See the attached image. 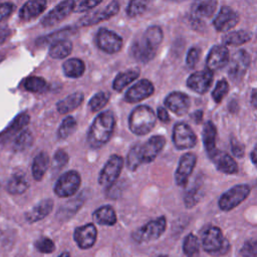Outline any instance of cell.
Instances as JSON below:
<instances>
[{"instance_id": "cell-1", "label": "cell", "mask_w": 257, "mask_h": 257, "mask_svg": "<svg viewBox=\"0 0 257 257\" xmlns=\"http://www.w3.org/2000/svg\"><path fill=\"white\" fill-rule=\"evenodd\" d=\"M166 145L163 136H154L143 145L134 146L126 156V167L130 171H136L141 165L153 162Z\"/></svg>"}, {"instance_id": "cell-2", "label": "cell", "mask_w": 257, "mask_h": 257, "mask_svg": "<svg viewBox=\"0 0 257 257\" xmlns=\"http://www.w3.org/2000/svg\"><path fill=\"white\" fill-rule=\"evenodd\" d=\"M115 125L114 115L110 110L100 112L91 123L87 132V143L92 149L104 146L113 133Z\"/></svg>"}, {"instance_id": "cell-3", "label": "cell", "mask_w": 257, "mask_h": 257, "mask_svg": "<svg viewBox=\"0 0 257 257\" xmlns=\"http://www.w3.org/2000/svg\"><path fill=\"white\" fill-rule=\"evenodd\" d=\"M155 111L148 105L136 106L128 117V126L132 133L144 136L149 134L156 124Z\"/></svg>"}, {"instance_id": "cell-4", "label": "cell", "mask_w": 257, "mask_h": 257, "mask_svg": "<svg viewBox=\"0 0 257 257\" xmlns=\"http://www.w3.org/2000/svg\"><path fill=\"white\" fill-rule=\"evenodd\" d=\"M201 245L206 252L212 255L226 254L229 249V243L221 229L215 226H210L202 232Z\"/></svg>"}, {"instance_id": "cell-5", "label": "cell", "mask_w": 257, "mask_h": 257, "mask_svg": "<svg viewBox=\"0 0 257 257\" xmlns=\"http://www.w3.org/2000/svg\"><path fill=\"white\" fill-rule=\"evenodd\" d=\"M167 227V221L164 216L146 223L141 228L137 229L133 234V239L138 243H148L157 240L162 236Z\"/></svg>"}, {"instance_id": "cell-6", "label": "cell", "mask_w": 257, "mask_h": 257, "mask_svg": "<svg viewBox=\"0 0 257 257\" xmlns=\"http://www.w3.org/2000/svg\"><path fill=\"white\" fill-rule=\"evenodd\" d=\"M81 178L78 172L68 171L62 174L54 186V193L60 198H67L73 196L79 189Z\"/></svg>"}, {"instance_id": "cell-7", "label": "cell", "mask_w": 257, "mask_h": 257, "mask_svg": "<svg viewBox=\"0 0 257 257\" xmlns=\"http://www.w3.org/2000/svg\"><path fill=\"white\" fill-rule=\"evenodd\" d=\"M123 167V159L117 155H111L98 175V184L109 188L117 180Z\"/></svg>"}, {"instance_id": "cell-8", "label": "cell", "mask_w": 257, "mask_h": 257, "mask_svg": "<svg viewBox=\"0 0 257 257\" xmlns=\"http://www.w3.org/2000/svg\"><path fill=\"white\" fill-rule=\"evenodd\" d=\"M250 194V187L239 184L226 191L219 199V207L223 211H230L241 204Z\"/></svg>"}, {"instance_id": "cell-9", "label": "cell", "mask_w": 257, "mask_h": 257, "mask_svg": "<svg viewBox=\"0 0 257 257\" xmlns=\"http://www.w3.org/2000/svg\"><path fill=\"white\" fill-rule=\"evenodd\" d=\"M172 140L178 150L191 149L197 144V137L193 130L185 122H178L173 128Z\"/></svg>"}, {"instance_id": "cell-10", "label": "cell", "mask_w": 257, "mask_h": 257, "mask_svg": "<svg viewBox=\"0 0 257 257\" xmlns=\"http://www.w3.org/2000/svg\"><path fill=\"white\" fill-rule=\"evenodd\" d=\"M96 45L102 51L112 54L116 53L122 47V38L115 32L106 28H100L96 34Z\"/></svg>"}, {"instance_id": "cell-11", "label": "cell", "mask_w": 257, "mask_h": 257, "mask_svg": "<svg viewBox=\"0 0 257 257\" xmlns=\"http://www.w3.org/2000/svg\"><path fill=\"white\" fill-rule=\"evenodd\" d=\"M74 3L75 1L73 0L60 2L41 19V25L44 27H50L64 20L71 12H73Z\"/></svg>"}, {"instance_id": "cell-12", "label": "cell", "mask_w": 257, "mask_h": 257, "mask_svg": "<svg viewBox=\"0 0 257 257\" xmlns=\"http://www.w3.org/2000/svg\"><path fill=\"white\" fill-rule=\"evenodd\" d=\"M119 11V3L115 0L110 1L106 6H104L101 10H96L92 13H89L82 17L79 20V24L82 26L95 25L99 22L107 20L117 14Z\"/></svg>"}, {"instance_id": "cell-13", "label": "cell", "mask_w": 257, "mask_h": 257, "mask_svg": "<svg viewBox=\"0 0 257 257\" xmlns=\"http://www.w3.org/2000/svg\"><path fill=\"white\" fill-rule=\"evenodd\" d=\"M250 64V56L245 50L236 51L229 61L228 74L232 80H240L246 73Z\"/></svg>"}, {"instance_id": "cell-14", "label": "cell", "mask_w": 257, "mask_h": 257, "mask_svg": "<svg viewBox=\"0 0 257 257\" xmlns=\"http://www.w3.org/2000/svg\"><path fill=\"white\" fill-rule=\"evenodd\" d=\"M154 84L149 79L144 78L137 81L126 90L124 100L130 103H136L148 98L154 93Z\"/></svg>"}, {"instance_id": "cell-15", "label": "cell", "mask_w": 257, "mask_h": 257, "mask_svg": "<svg viewBox=\"0 0 257 257\" xmlns=\"http://www.w3.org/2000/svg\"><path fill=\"white\" fill-rule=\"evenodd\" d=\"M196 162L197 157L193 153H186L181 157L175 173V180L178 186L184 187L187 185L189 177L196 166Z\"/></svg>"}, {"instance_id": "cell-16", "label": "cell", "mask_w": 257, "mask_h": 257, "mask_svg": "<svg viewBox=\"0 0 257 257\" xmlns=\"http://www.w3.org/2000/svg\"><path fill=\"white\" fill-rule=\"evenodd\" d=\"M239 22V15L229 6H223L213 20V25L220 32H227Z\"/></svg>"}, {"instance_id": "cell-17", "label": "cell", "mask_w": 257, "mask_h": 257, "mask_svg": "<svg viewBox=\"0 0 257 257\" xmlns=\"http://www.w3.org/2000/svg\"><path fill=\"white\" fill-rule=\"evenodd\" d=\"M213 82V72L209 69H204L192 73L187 79V85L193 91L204 94L206 93Z\"/></svg>"}, {"instance_id": "cell-18", "label": "cell", "mask_w": 257, "mask_h": 257, "mask_svg": "<svg viewBox=\"0 0 257 257\" xmlns=\"http://www.w3.org/2000/svg\"><path fill=\"white\" fill-rule=\"evenodd\" d=\"M230 61V53L225 45H216L211 48L206 59L207 69L214 71L223 68Z\"/></svg>"}, {"instance_id": "cell-19", "label": "cell", "mask_w": 257, "mask_h": 257, "mask_svg": "<svg viewBox=\"0 0 257 257\" xmlns=\"http://www.w3.org/2000/svg\"><path fill=\"white\" fill-rule=\"evenodd\" d=\"M97 230L92 223L77 227L73 233L74 241L80 249L91 248L95 244Z\"/></svg>"}, {"instance_id": "cell-20", "label": "cell", "mask_w": 257, "mask_h": 257, "mask_svg": "<svg viewBox=\"0 0 257 257\" xmlns=\"http://www.w3.org/2000/svg\"><path fill=\"white\" fill-rule=\"evenodd\" d=\"M208 155L218 171L228 175L236 174L238 172V165L229 154L220 150H214Z\"/></svg>"}, {"instance_id": "cell-21", "label": "cell", "mask_w": 257, "mask_h": 257, "mask_svg": "<svg viewBox=\"0 0 257 257\" xmlns=\"http://www.w3.org/2000/svg\"><path fill=\"white\" fill-rule=\"evenodd\" d=\"M165 105L177 115H183L188 112L191 104L189 96L180 91H173L165 98Z\"/></svg>"}, {"instance_id": "cell-22", "label": "cell", "mask_w": 257, "mask_h": 257, "mask_svg": "<svg viewBox=\"0 0 257 257\" xmlns=\"http://www.w3.org/2000/svg\"><path fill=\"white\" fill-rule=\"evenodd\" d=\"M131 52L134 58H136L137 60L142 62H148L155 57L157 50L152 48L146 42L143 36H141L139 39H136L133 42L131 46Z\"/></svg>"}, {"instance_id": "cell-23", "label": "cell", "mask_w": 257, "mask_h": 257, "mask_svg": "<svg viewBox=\"0 0 257 257\" xmlns=\"http://www.w3.org/2000/svg\"><path fill=\"white\" fill-rule=\"evenodd\" d=\"M46 1L31 0L23 4L19 11V18L22 21H30L38 17L46 8Z\"/></svg>"}, {"instance_id": "cell-24", "label": "cell", "mask_w": 257, "mask_h": 257, "mask_svg": "<svg viewBox=\"0 0 257 257\" xmlns=\"http://www.w3.org/2000/svg\"><path fill=\"white\" fill-rule=\"evenodd\" d=\"M53 201L51 199H44L36 204L30 211L25 214V219L29 223H34L45 218L53 209Z\"/></svg>"}, {"instance_id": "cell-25", "label": "cell", "mask_w": 257, "mask_h": 257, "mask_svg": "<svg viewBox=\"0 0 257 257\" xmlns=\"http://www.w3.org/2000/svg\"><path fill=\"white\" fill-rule=\"evenodd\" d=\"M93 220L99 225L105 226H112L116 223V214L113 208L109 205H104L97 208L92 213Z\"/></svg>"}, {"instance_id": "cell-26", "label": "cell", "mask_w": 257, "mask_h": 257, "mask_svg": "<svg viewBox=\"0 0 257 257\" xmlns=\"http://www.w3.org/2000/svg\"><path fill=\"white\" fill-rule=\"evenodd\" d=\"M83 97H84V95L82 92H80V91L73 92V93L67 95L65 98L59 100L56 103V109L59 113H62V114L70 112L80 105V103L83 100Z\"/></svg>"}, {"instance_id": "cell-27", "label": "cell", "mask_w": 257, "mask_h": 257, "mask_svg": "<svg viewBox=\"0 0 257 257\" xmlns=\"http://www.w3.org/2000/svg\"><path fill=\"white\" fill-rule=\"evenodd\" d=\"M49 157L45 152L39 153L32 163V175L34 180L41 181L49 167Z\"/></svg>"}, {"instance_id": "cell-28", "label": "cell", "mask_w": 257, "mask_h": 257, "mask_svg": "<svg viewBox=\"0 0 257 257\" xmlns=\"http://www.w3.org/2000/svg\"><path fill=\"white\" fill-rule=\"evenodd\" d=\"M72 51V42L68 39H59L50 45L48 54L50 57L60 59L68 56Z\"/></svg>"}, {"instance_id": "cell-29", "label": "cell", "mask_w": 257, "mask_h": 257, "mask_svg": "<svg viewBox=\"0 0 257 257\" xmlns=\"http://www.w3.org/2000/svg\"><path fill=\"white\" fill-rule=\"evenodd\" d=\"M62 70L67 77H80L85 71V64L79 58H69L62 64Z\"/></svg>"}, {"instance_id": "cell-30", "label": "cell", "mask_w": 257, "mask_h": 257, "mask_svg": "<svg viewBox=\"0 0 257 257\" xmlns=\"http://www.w3.org/2000/svg\"><path fill=\"white\" fill-rule=\"evenodd\" d=\"M28 187V181L22 173L13 174L7 183V191L12 195L23 194Z\"/></svg>"}, {"instance_id": "cell-31", "label": "cell", "mask_w": 257, "mask_h": 257, "mask_svg": "<svg viewBox=\"0 0 257 257\" xmlns=\"http://www.w3.org/2000/svg\"><path fill=\"white\" fill-rule=\"evenodd\" d=\"M140 75L139 69H128L123 72L118 73L112 82V87L116 91H121L125 88L131 82L136 80Z\"/></svg>"}, {"instance_id": "cell-32", "label": "cell", "mask_w": 257, "mask_h": 257, "mask_svg": "<svg viewBox=\"0 0 257 257\" xmlns=\"http://www.w3.org/2000/svg\"><path fill=\"white\" fill-rule=\"evenodd\" d=\"M216 137H217V128H216L215 124L210 120L206 121L203 126L202 138H203L204 147L208 154H210L211 152L216 150L215 149Z\"/></svg>"}, {"instance_id": "cell-33", "label": "cell", "mask_w": 257, "mask_h": 257, "mask_svg": "<svg viewBox=\"0 0 257 257\" xmlns=\"http://www.w3.org/2000/svg\"><path fill=\"white\" fill-rule=\"evenodd\" d=\"M252 33L247 30H237L227 33L223 37V42L225 45L239 46L244 43H247L251 40Z\"/></svg>"}, {"instance_id": "cell-34", "label": "cell", "mask_w": 257, "mask_h": 257, "mask_svg": "<svg viewBox=\"0 0 257 257\" xmlns=\"http://www.w3.org/2000/svg\"><path fill=\"white\" fill-rule=\"evenodd\" d=\"M142 36L146 40V42L155 50H158L164 37L161 27L157 25H153L147 28Z\"/></svg>"}, {"instance_id": "cell-35", "label": "cell", "mask_w": 257, "mask_h": 257, "mask_svg": "<svg viewBox=\"0 0 257 257\" xmlns=\"http://www.w3.org/2000/svg\"><path fill=\"white\" fill-rule=\"evenodd\" d=\"M217 7V1L207 0V1H199L193 4L192 10L195 16L198 17H211Z\"/></svg>"}, {"instance_id": "cell-36", "label": "cell", "mask_w": 257, "mask_h": 257, "mask_svg": "<svg viewBox=\"0 0 257 257\" xmlns=\"http://www.w3.org/2000/svg\"><path fill=\"white\" fill-rule=\"evenodd\" d=\"M183 251L187 257H199L200 242L194 234L186 236L183 243Z\"/></svg>"}, {"instance_id": "cell-37", "label": "cell", "mask_w": 257, "mask_h": 257, "mask_svg": "<svg viewBox=\"0 0 257 257\" xmlns=\"http://www.w3.org/2000/svg\"><path fill=\"white\" fill-rule=\"evenodd\" d=\"M24 87L26 90H28L30 92L42 93L47 89L48 84L43 77L29 76L24 82Z\"/></svg>"}, {"instance_id": "cell-38", "label": "cell", "mask_w": 257, "mask_h": 257, "mask_svg": "<svg viewBox=\"0 0 257 257\" xmlns=\"http://www.w3.org/2000/svg\"><path fill=\"white\" fill-rule=\"evenodd\" d=\"M77 126V122L75 120V118L73 116H66L61 124L59 125L58 130H57V138L59 140H64L66 138H68L69 136H71Z\"/></svg>"}, {"instance_id": "cell-39", "label": "cell", "mask_w": 257, "mask_h": 257, "mask_svg": "<svg viewBox=\"0 0 257 257\" xmlns=\"http://www.w3.org/2000/svg\"><path fill=\"white\" fill-rule=\"evenodd\" d=\"M109 100V93L106 91H99L95 93L88 102V108L91 112L99 111L102 107L105 106Z\"/></svg>"}, {"instance_id": "cell-40", "label": "cell", "mask_w": 257, "mask_h": 257, "mask_svg": "<svg viewBox=\"0 0 257 257\" xmlns=\"http://www.w3.org/2000/svg\"><path fill=\"white\" fill-rule=\"evenodd\" d=\"M29 119H30L29 115L27 113H25V112L17 115L13 119L12 123L7 127L6 134L11 136V135H14V134L20 132L21 130H23V127H25L29 123Z\"/></svg>"}, {"instance_id": "cell-41", "label": "cell", "mask_w": 257, "mask_h": 257, "mask_svg": "<svg viewBox=\"0 0 257 257\" xmlns=\"http://www.w3.org/2000/svg\"><path fill=\"white\" fill-rule=\"evenodd\" d=\"M32 142H33V137H32L31 132L28 130H24L15 139L14 149L16 151H24L32 145Z\"/></svg>"}, {"instance_id": "cell-42", "label": "cell", "mask_w": 257, "mask_h": 257, "mask_svg": "<svg viewBox=\"0 0 257 257\" xmlns=\"http://www.w3.org/2000/svg\"><path fill=\"white\" fill-rule=\"evenodd\" d=\"M228 91H229V84H228L227 80L220 79L217 82L214 90L212 91V97H213L214 101L216 103H220L223 100V98L227 95Z\"/></svg>"}, {"instance_id": "cell-43", "label": "cell", "mask_w": 257, "mask_h": 257, "mask_svg": "<svg viewBox=\"0 0 257 257\" xmlns=\"http://www.w3.org/2000/svg\"><path fill=\"white\" fill-rule=\"evenodd\" d=\"M148 7V2L142 0H134L131 1L126 8V14L130 17H137L142 15Z\"/></svg>"}, {"instance_id": "cell-44", "label": "cell", "mask_w": 257, "mask_h": 257, "mask_svg": "<svg viewBox=\"0 0 257 257\" xmlns=\"http://www.w3.org/2000/svg\"><path fill=\"white\" fill-rule=\"evenodd\" d=\"M34 247L37 251L45 254L52 253L55 250L54 242L47 237H41L38 240H36L34 243Z\"/></svg>"}, {"instance_id": "cell-45", "label": "cell", "mask_w": 257, "mask_h": 257, "mask_svg": "<svg viewBox=\"0 0 257 257\" xmlns=\"http://www.w3.org/2000/svg\"><path fill=\"white\" fill-rule=\"evenodd\" d=\"M240 252L244 257H257V239L245 242Z\"/></svg>"}, {"instance_id": "cell-46", "label": "cell", "mask_w": 257, "mask_h": 257, "mask_svg": "<svg viewBox=\"0 0 257 257\" xmlns=\"http://www.w3.org/2000/svg\"><path fill=\"white\" fill-rule=\"evenodd\" d=\"M101 0H83V1H75L74 3V12H84L90 10L91 8L95 7L96 5L100 4Z\"/></svg>"}, {"instance_id": "cell-47", "label": "cell", "mask_w": 257, "mask_h": 257, "mask_svg": "<svg viewBox=\"0 0 257 257\" xmlns=\"http://www.w3.org/2000/svg\"><path fill=\"white\" fill-rule=\"evenodd\" d=\"M68 160H69V157L64 150H57L53 157V165L52 166L54 169L59 170V169L63 168L68 163Z\"/></svg>"}, {"instance_id": "cell-48", "label": "cell", "mask_w": 257, "mask_h": 257, "mask_svg": "<svg viewBox=\"0 0 257 257\" xmlns=\"http://www.w3.org/2000/svg\"><path fill=\"white\" fill-rule=\"evenodd\" d=\"M200 54H201V49L199 47L194 46V47L190 48V50L187 53V58H186V63L190 68H193L196 66L197 62L199 61Z\"/></svg>"}, {"instance_id": "cell-49", "label": "cell", "mask_w": 257, "mask_h": 257, "mask_svg": "<svg viewBox=\"0 0 257 257\" xmlns=\"http://www.w3.org/2000/svg\"><path fill=\"white\" fill-rule=\"evenodd\" d=\"M199 201V192L197 189H192L190 190L189 192H187L185 198H184V202H185V205L188 207V208H191L193 206H195Z\"/></svg>"}, {"instance_id": "cell-50", "label": "cell", "mask_w": 257, "mask_h": 257, "mask_svg": "<svg viewBox=\"0 0 257 257\" xmlns=\"http://www.w3.org/2000/svg\"><path fill=\"white\" fill-rule=\"evenodd\" d=\"M14 8H15V5L10 2L0 3V21L8 17L14 11Z\"/></svg>"}, {"instance_id": "cell-51", "label": "cell", "mask_w": 257, "mask_h": 257, "mask_svg": "<svg viewBox=\"0 0 257 257\" xmlns=\"http://www.w3.org/2000/svg\"><path fill=\"white\" fill-rule=\"evenodd\" d=\"M231 151H232V153L235 157L241 158V157L244 156L245 149H244V146L241 143H239L235 139H232L231 140Z\"/></svg>"}, {"instance_id": "cell-52", "label": "cell", "mask_w": 257, "mask_h": 257, "mask_svg": "<svg viewBox=\"0 0 257 257\" xmlns=\"http://www.w3.org/2000/svg\"><path fill=\"white\" fill-rule=\"evenodd\" d=\"M11 35V29L7 26L0 25V44L5 42Z\"/></svg>"}, {"instance_id": "cell-53", "label": "cell", "mask_w": 257, "mask_h": 257, "mask_svg": "<svg viewBox=\"0 0 257 257\" xmlns=\"http://www.w3.org/2000/svg\"><path fill=\"white\" fill-rule=\"evenodd\" d=\"M157 116L158 118L163 121V122H168L170 120V116H169V113L168 111L164 108V107H158V110H157Z\"/></svg>"}, {"instance_id": "cell-54", "label": "cell", "mask_w": 257, "mask_h": 257, "mask_svg": "<svg viewBox=\"0 0 257 257\" xmlns=\"http://www.w3.org/2000/svg\"><path fill=\"white\" fill-rule=\"evenodd\" d=\"M250 158L252 163L257 167V144L255 145V147L253 148V150L250 153Z\"/></svg>"}, {"instance_id": "cell-55", "label": "cell", "mask_w": 257, "mask_h": 257, "mask_svg": "<svg viewBox=\"0 0 257 257\" xmlns=\"http://www.w3.org/2000/svg\"><path fill=\"white\" fill-rule=\"evenodd\" d=\"M202 117H203V111L202 110H197L192 114V118H194L197 123H200L202 121Z\"/></svg>"}, {"instance_id": "cell-56", "label": "cell", "mask_w": 257, "mask_h": 257, "mask_svg": "<svg viewBox=\"0 0 257 257\" xmlns=\"http://www.w3.org/2000/svg\"><path fill=\"white\" fill-rule=\"evenodd\" d=\"M251 102H252V104H253L255 107H257V90H255V91L252 93V95H251Z\"/></svg>"}, {"instance_id": "cell-57", "label": "cell", "mask_w": 257, "mask_h": 257, "mask_svg": "<svg viewBox=\"0 0 257 257\" xmlns=\"http://www.w3.org/2000/svg\"><path fill=\"white\" fill-rule=\"evenodd\" d=\"M58 257H70V254H69V252H63V253H61Z\"/></svg>"}, {"instance_id": "cell-58", "label": "cell", "mask_w": 257, "mask_h": 257, "mask_svg": "<svg viewBox=\"0 0 257 257\" xmlns=\"http://www.w3.org/2000/svg\"><path fill=\"white\" fill-rule=\"evenodd\" d=\"M159 257H168V256H166V255H160Z\"/></svg>"}]
</instances>
